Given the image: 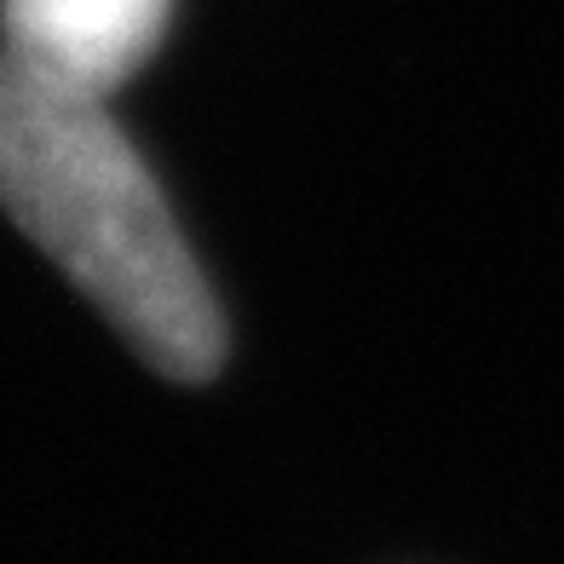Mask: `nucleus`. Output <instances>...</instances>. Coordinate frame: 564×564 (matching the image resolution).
Here are the masks:
<instances>
[{
	"instance_id": "obj_1",
	"label": "nucleus",
	"mask_w": 564,
	"mask_h": 564,
	"mask_svg": "<svg viewBox=\"0 0 564 564\" xmlns=\"http://www.w3.org/2000/svg\"><path fill=\"white\" fill-rule=\"evenodd\" d=\"M0 208L82 282L150 369L208 380L225 323L191 242L105 98L53 87L0 53Z\"/></svg>"
},
{
	"instance_id": "obj_2",
	"label": "nucleus",
	"mask_w": 564,
	"mask_h": 564,
	"mask_svg": "<svg viewBox=\"0 0 564 564\" xmlns=\"http://www.w3.org/2000/svg\"><path fill=\"white\" fill-rule=\"evenodd\" d=\"M173 0H0V53L53 87L110 98L167 30Z\"/></svg>"
}]
</instances>
